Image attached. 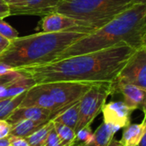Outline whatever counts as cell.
Returning <instances> with one entry per match:
<instances>
[{
	"label": "cell",
	"instance_id": "obj_28",
	"mask_svg": "<svg viewBox=\"0 0 146 146\" xmlns=\"http://www.w3.org/2000/svg\"><path fill=\"white\" fill-rule=\"evenodd\" d=\"M11 71H14V69L11 67L4 63H0V76L9 74Z\"/></svg>",
	"mask_w": 146,
	"mask_h": 146
},
{
	"label": "cell",
	"instance_id": "obj_15",
	"mask_svg": "<svg viewBox=\"0 0 146 146\" xmlns=\"http://www.w3.org/2000/svg\"><path fill=\"white\" fill-rule=\"evenodd\" d=\"M118 131L116 127L102 122L94 133L92 139L88 144H81V146H108Z\"/></svg>",
	"mask_w": 146,
	"mask_h": 146
},
{
	"label": "cell",
	"instance_id": "obj_9",
	"mask_svg": "<svg viewBox=\"0 0 146 146\" xmlns=\"http://www.w3.org/2000/svg\"><path fill=\"white\" fill-rule=\"evenodd\" d=\"M61 0H15L9 4L10 15H40L55 13Z\"/></svg>",
	"mask_w": 146,
	"mask_h": 146
},
{
	"label": "cell",
	"instance_id": "obj_34",
	"mask_svg": "<svg viewBox=\"0 0 146 146\" xmlns=\"http://www.w3.org/2000/svg\"><path fill=\"white\" fill-rule=\"evenodd\" d=\"M142 46H144L146 49V34L145 36V38H144V39H143V44H142Z\"/></svg>",
	"mask_w": 146,
	"mask_h": 146
},
{
	"label": "cell",
	"instance_id": "obj_4",
	"mask_svg": "<svg viewBox=\"0 0 146 146\" xmlns=\"http://www.w3.org/2000/svg\"><path fill=\"white\" fill-rule=\"evenodd\" d=\"M131 5L133 0H61L55 13L83 22L95 32Z\"/></svg>",
	"mask_w": 146,
	"mask_h": 146
},
{
	"label": "cell",
	"instance_id": "obj_18",
	"mask_svg": "<svg viewBox=\"0 0 146 146\" xmlns=\"http://www.w3.org/2000/svg\"><path fill=\"white\" fill-rule=\"evenodd\" d=\"M79 117V101L54 116L52 121L75 129Z\"/></svg>",
	"mask_w": 146,
	"mask_h": 146
},
{
	"label": "cell",
	"instance_id": "obj_17",
	"mask_svg": "<svg viewBox=\"0 0 146 146\" xmlns=\"http://www.w3.org/2000/svg\"><path fill=\"white\" fill-rule=\"evenodd\" d=\"M144 128V121L139 124L130 123L127 127H124L122 137L120 142L123 146H138L143 135Z\"/></svg>",
	"mask_w": 146,
	"mask_h": 146
},
{
	"label": "cell",
	"instance_id": "obj_29",
	"mask_svg": "<svg viewBox=\"0 0 146 146\" xmlns=\"http://www.w3.org/2000/svg\"><path fill=\"white\" fill-rule=\"evenodd\" d=\"M9 43H10V40L7 39L0 35V54L8 47Z\"/></svg>",
	"mask_w": 146,
	"mask_h": 146
},
{
	"label": "cell",
	"instance_id": "obj_37",
	"mask_svg": "<svg viewBox=\"0 0 146 146\" xmlns=\"http://www.w3.org/2000/svg\"><path fill=\"white\" fill-rule=\"evenodd\" d=\"M145 117H146V115H145Z\"/></svg>",
	"mask_w": 146,
	"mask_h": 146
},
{
	"label": "cell",
	"instance_id": "obj_11",
	"mask_svg": "<svg viewBox=\"0 0 146 146\" xmlns=\"http://www.w3.org/2000/svg\"><path fill=\"white\" fill-rule=\"evenodd\" d=\"M120 93L124 102L133 110H140L146 115V90L130 84L111 83V95Z\"/></svg>",
	"mask_w": 146,
	"mask_h": 146
},
{
	"label": "cell",
	"instance_id": "obj_23",
	"mask_svg": "<svg viewBox=\"0 0 146 146\" xmlns=\"http://www.w3.org/2000/svg\"><path fill=\"white\" fill-rule=\"evenodd\" d=\"M43 146H62L54 127L50 131V133L46 138V140L45 142V145Z\"/></svg>",
	"mask_w": 146,
	"mask_h": 146
},
{
	"label": "cell",
	"instance_id": "obj_1",
	"mask_svg": "<svg viewBox=\"0 0 146 146\" xmlns=\"http://www.w3.org/2000/svg\"><path fill=\"white\" fill-rule=\"evenodd\" d=\"M135 50L121 44L15 71L31 78L35 84L58 81L113 83Z\"/></svg>",
	"mask_w": 146,
	"mask_h": 146
},
{
	"label": "cell",
	"instance_id": "obj_22",
	"mask_svg": "<svg viewBox=\"0 0 146 146\" xmlns=\"http://www.w3.org/2000/svg\"><path fill=\"white\" fill-rule=\"evenodd\" d=\"M0 35L10 41L19 37L18 32L3 20H0Z\"/></svg>",
	"mask_w": 146,
	"mask_h": 146
},
{
	"label": "cell",
	"instance_id": "obj_24",
	"mask_svg": "<svg viewBox=\"0 0 146 146\" xmlns=\"http://www.w3.org/2000/svg\"><path fill=\"white\" fill-rule=\"evenodd\" d=\"M20 76H21V74L18 73L17 71H15V70L9 72V74H6L4 75L0 76V87L10 83L11 81H13L14 80L17 79Z\"/></svg>",
	"mask_w": 146,
	"mask_h": 146
},
{
	"label": "cell",
	"instance_id": "obj_20",
	"mask_svg": "<svg viewBox=\"0 0 146 146\" xmlns=\"http://www.w3.org/2000/svg\"><path fill=\"white\" fill-rule=\"evenodd\" d=\"M53 123H54V128L59 138L62 146L71 145L76 141V133L74 129L59 122L53 121Z\"/></svg>",
	"mask_w": 146,
	"mask_h": 146
},
{
	"label": "cell",
	"instance_id": "obj_31",
	"mask_svg": "<svg viewBox=\"0 0 146 146\" xmlns=\"http://www.w3.org/2000/svg\"><path fill=\"white\" fill-rule=\"evenodd\" d=\"M0 146H11L10 140H9V135L5 138L0 139Z\"/></svg>",
	"mask_w": 146,
	"mask_h": 146
},
{
	"label": "cell",
	"instance_id": "obj_12",
	"mask_svg": "<svg viewBox=\"0 0 146 146\" xmlns=\"http://www.w3.org/2000/svg\"><path fill=\"white\" fill-rule=\"evenodd\" d=\"M19 107H37L49 110L55 116L60 110L52 97L39 84L34 85L26 92L25 97ZM54 118V117H53Z\"/></svg>",
	"mask_w": 146,
	"mask_h": 146
},
{
	"label": "cell",
	"instance_id": "obj_33",
	"mask_svg": "<svg viewBox=\"0 0 146 146\" xmlns=\"http://www.w3.org/2000/svg\"><path fill=\"white\" fill-rule=\"evenodd\" d=\"M146 0H133V4L135 3H145Z\"/></svg>",
	"mask_w": 146,
	"mask_h": 146
},
{
	"label": "cell",
	"instance_id": "obj_21",
	"mask_svg": "<svg viewBox=\"0 0 146 146\" xmlns=\"http://www.w3.org/2000/svg\"><path fill=\"white\" fill-rule=\"evenodd\" d=\"M93 135L94 133L92 132L90 125H87L76 133V141L82 145L88 144L92 139Z\"/></svg>",
	"mask_w": 146,
	"mask_h": 146
},
{
	"label": "cell",
	"instance_id": "obj_7",
	"mask_svg": "<svg viewBox=\"0 0 146 146\" xmlns=\"http://www.w3.org/2000/svg\"><path fill=\"white\" fill-rule=\"evenodd\" d=\"M114 82L130 84L146 90V49L135 50Z\"/></svg>",
	"mask_w": 146,
	"mask_h": 146
},
{
	"label": "cell",
	"instance_id": "obj_27",
	"mask_svg": "<svg viewBox=\"0 0 146 146\" xmlns=\"http://www.w3.org/2000/svg\"><path fill=\"white\" fill-rule=\"evenodd\" d=\"M9 7L3 0H0V20L9 16Z\"/></svg>",
	"mask_w": 146,
	"mask_h": 146
},
{
	"label": "cell",
	"instance_id": "obj_30",
	"mask_svg": "<svg viewBox=\"0 0 146 146\" xmlns=\"http://www.w3.org/2000/svg\"><path fill=\"white\" fill-rule=\"evenodd\" d=\"M144 123H145V128H144V133L141 137V139L139 143L138 146H146V117L144 119Z\"/></svg>",
	"mask_w": 146,
	"mask_h": 146
},
{
	"label": "cell",
	"instance_id": "obj_14",
	"mask_svg": "<svg viewBox=\"0 0 146 146\" xmlns=\"http://www.w3.org/2000/svg\"><path fill=\"white\" fill-rule=\"evenodd\" d=\"M34 85L36 84L31 78L21 74V76L17 79L0 87V99L16 97L27 92Z\"/></svg>",
	"mask_w": 146,
	"mask_h": 146
},
{
	"label": "cell",
	"instance_id": "obj_25",
	"mask_svg": "<svg viewBox=\"0 0 146 146\" xmlns=\"http://www.w3.org/2000/svg\"><path fill=\"white\" fill-rule=\"evenodd\" d=\"M12 125L6 120H0V139L5 138L9 135Z\"/></svg>",
	"mask_w": 146,
	"mask_h": 146
},
{
	"label": "cell",
	"instance_id": "obj_26",
	"mask_svg": "<svg viewBox=\"0 0 146 146\" xmlns=\"http://www.w3.org/2000/svg\"><path fill=\"white\" fill-rule=\"evenodd\" d=\"M9 140L11 146H30L26 138L9 135Z\"/></svg>",
	"mask_w": 146,
	"mask_h": 146
},
{
	"label": "cell",
	"instance_id": "obj_16",
	"mask_svg": "<svg viewBox=\"0 0 146 146\" xmlns=\"http://www.w3.org/2000/svg\"><path fill=\"white\" fill-rule=\"evenodd\" d=\"M50 121L51 120H25L19 121L12 125L9 135L27 138Z\"/></svg>",
	"mask_w": 146,
	"mask_h": 146
},
{
	"label": "cell",
	"instance_id": "obj_19",
	"mask_svg": "<svg viewBox=\"0 0 146 146\" xmlns=\"http://www.w3.org/2000/svg\"><path fill=\"white\" fill-rule=\"evenodd\" d=\"M53 127H54V123L52 120H51L42 127L35 131L31 135L28 136L26 138L27 141L28 142L30 146H43L45 145V142L46 140V138L50 131L52 129Z\"/></svg>",
	"mask_w": 146,
	"mask_h": 146
},
{
	"label": "cell",
	"instance_id": "obj_2",
	"mask_svg": "<svg viewBox=\"0 0 146 146\" xmlns=\"http://www.w3.org/2000/svg\"><path fill=\"white\" fill-rule=\"evenodd\" d=\"M145 34L146 3H135L102 27L76 41L61 52L54 61L101 50L121 44L138 49L142 46Z\"/></svg>",
	"mask_w": 146,
	"mask_h": 146
},
{
	"label": "cell",
	"instance_id": "obj_6",
	"mask_svg": "<svg viewBox=\"0 0 146 146\" xmlns=\"http://www.w3.org/2000/svg\"><path fill=\"white\" fill-rule=\"evenodd\" d=\"M94 84L96 83L58 81L39 85L49 93L58 105L60 112H62L72 104L80 101L83 96Z\"/></svg>",
	"mask_w": 146,
	"mask_h": 146
},
{
	"label": "cell",
	"instance_id": "obj_13",
	"mask_svg": "<svg viewBox=\"0 0 146 146\" xmlns=\"http://www.w3.org/2000/svg\"><path fill=\"white\" fill-rule=\"evenodd\" d=\"M54 117L52 112L46 109L37 107H18L16 108L6 121L14 125L25 120H52Z\"/></svg>",
	"mask_w": 146,
	"mask_h": 146
},
{
	"label": "cell",
	"instance_id": "obj_5",
	"mask_svg": "<svg viewBox=\"0 0 146 146\" xmlns=\"http://www.w3.org/2000/svg\"><path fill=\"white\" fill-rule=\"evenodd\" d=\"M109 95H111V83H96L88 90L79 101V117L74 129L75 133L91 124L102 112Z\"/></svg>",
	"mask_w": 146,
	"mask_h": 146
},
{
	"label": "cell",
	"instance_id": "obj_3",
	"mask_svg": "<svg viewBox=\"0 0 146 146\" xmlns=\"http://www.w3.org/2000/svg\"><path fill=\"white\" fill-rule=\"evenodd\" d=\"M87 34L77 32L37 33L10 41L0 54V63L14 70L54 61L70 45Z\"/></svg>",
	"mask_w": 146,
	"mask_h": 146
},
{
	"label": "cell",
	"instance_id": "obj_8",
	"mask_svg": "<svg viewBox=\"0 0 146 146\" xmlns=\"http://www.w3.org/2000/svg\"><path fill=\"white\" fill-rule=\"evenodd\" d=\"M40 26L42 32L46 33L77 32L89 34L94 32V29L89 25L59 13L45 15L41 20Z\"/></svg>",
	"mask_w": 146,
	"mask_h": 146
},
{
	"label": "cell",
	"instance_id": "obj_35",
	"mask_svg": "<svg viewBox=\"0 0 146 146\" xmlns=\"http://www.w3.org/2000/svg\"><path fill=\"white\" fill-rule=\"evenodd\" d=\"M70 146H81V144L80 143H78V142H77V141H75Z\"/></svg>",
	"mask_w": 146,
	"mask_h": 146
},
{
	"label": "cell",
	"instance_id": "obj_36",
	"mask_svg": "<svg viewBox=\"0 0 146 146\" xmlns=\"http://www.w3.org/2000/svg\"><path fill=\"white\" fill-rule=\"evenodd\" d=\"M6 3H8V4H9V3H13L15 0H3Z\"/></svg>",
	"mask_w": 146,
	"mask_h": 146
},
{
	"label": "cell",
	"instance_id": "obj_32",
	"mask_svg": "<svg viewBox=\"0 0 146 146\" xmlns=\"http://www.w3.org/2000/svg\"><path fill=\"white\" fill-rule=\"evenodd\" d=\"M108 146H123L121 145V143L119 141V140H117L114 137L111 139V141H110V143L108 144Z\"/></svg>",
	"mask_w": 146,
	"mask_h": 146
},
{
	"label": "cell",
	"instance_id": "obj_10",
	"mask_svg": "<svg viewBox=\"0 0 146 146\" xmlns=\"http://www.w3.org/2000/svg\"><path fill=\"white\" fill-rule=\"evenodd\" d=\"M134 110L124 101H112L105 104L102 109L103 122L109 124L118 130L127 127L131 123V115Z\"/></svg>",
	"mask_w": 146,
	"mask_h": 146
}]
</instances>
